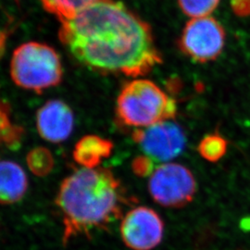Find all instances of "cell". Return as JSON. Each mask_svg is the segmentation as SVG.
<instances>
[{"label": "cell", "mask_w": 250, "mask_h": 250, "mask_svg": "<svg viewBox=\"0 0 250 250\" xmlns=\"http://www.w3.org/2000/svg\"><path fill=\"white\" fill-rule=\"evenodd\" d=\"M60 39L92 70L138 77L162 62L149 25L123 3L102 0L62 21Z\"/></svg>", "instance_id": "obj_1"}, {"label": "cell", "mask_w": 250, "mask_h": 250, "mask_svg": "<svg viewBox=\"0 0 250 250\" xmlns=\"http://www.w3.org/2000/svg\"><path fill=\"white\" fill-rule=\"evenodd\" d=\"M131 198L111 170L82 168L63 180L56 197L62 215L63 243L107 228Z\"/></svg>", "instance_id": "obj_2"}, {"label": "cell", "mask_w": 250, "mask_h": 250, "mask_svg": "<svg viewBox=\"0 0 250 250\" xmlns=\"http://www.w3.org/2000/svg\"><path fill=\"white\" fill-rule=\"evenodd\" d=\"M176 102L155 83L137 79L125 83L116 103V116L121 124L145 128L173 119Z\"/></svg>", "instance_id": "obj_3"}, {"label": "cell", "mask_w": 250, "mask_h": 250, "mask_svg": "<svg viewBox=\"0 0 250 250\" xmlns=\"http://www.w3.org/2000/svg\"><path fill=\"white\" fill-rule=\"evenodd\" d=\"M62 74L61 57L50 45L29 42L13 52L10 75L21 88L41 93L60 84Z\"/></svg>", "instance_id": "obj_4"}, {"label": "cell", "mask_w": 250, "mask_h": 250, "mask_svg": "<svg viewBox=\"0 0 250 250\" xmlns=\"http://www.w3.org/2000/svg\"><path fill=\"white\" fill-rule=\"evenodd\" d=\"M148 190L153 199L166 208H183L196 194L197 183L192 172L178 163H164L150 175Z\"/></svg>", "instance_id": "obj_5"}, {"label": "cell", "mask_w": 250, "mask_h": 250, "mask_svg": "<svg viewBox=\"0 0 250 250\" xmlns=\"http://www.w3.org/2000/svg\"><path fill=\"white\" fill-rule=\"evenodd\" d=\"M224 44V27L209 16L189 21L179 40L181 50L188 58L199 63L214 61L222 53Z\"/></svg>", "instance_id": "obj_6"}, {"label": "cell", "mask_w": 250, "mask_h": 250, "mask_svg": "<svg viewBox=\"0 0 250 250\" xmlns=\"http://www.w3.org/2000/svg\"><path fill=\"white\" fill-rule=\"evenodd\" d=\"M133 139L148 158L158 161L173 160L187 145L182 127L170 120L135 130Z\"/></svg>", "instance_id": "obj_7"}, {"label": "cell", "mask_w": 250, "mask_h": 250, "mask_svg": "<svg viewBox=\"0 0 250 250\" xmlns=\"http://www.w3.org/2000/svg\"><path fill=\"white\" fill-rule=\"evenodd\" d=\"M164 224L159 214L146 207H137L125 215L121 234L127 248L151 250L162 240Z\"/></svg>", "instance_id": "obj_8"}, {"label": "cell", "mask_w": 250, "mask_h": 250, "mask_svg": "<svg viewBox=\"0 0 250 250\" xmlns=\"http://www.w3.org/2000/svg\"><path fill=\"white\" fill-rule=\"evenodd\" d=\"M36 126L43 139L61 143L69 138L74 126L72 108L62 100H49L36 114Z\"/></svg>", "instance_id": "obj_9"}, {"label": "cell", "mask_w": 250, "mask_h": 250, "mask_svg": "<svg viewBox=\"0 0 250 250\" xmlns=\"http://www.w3.org/2000/svg\"><path fill=\"white\" fill-rule=\"evenodd\" d=\"M28 178L16 162L0 161V205H11L21 201L26 194Z\"/></svg>", "instance_id": "obj_10"}, {"label": "cell", "mask_w": 250, "mask_h": 250, "mask_svg": "<svg viewBox=\"0 0 250 250\" xmlns=\"http://www.w3.org/2000/svg\"><path fill=\"white\" fill-rule=\"evenodd\" d=\"M113 149V144L98 135H86L77 142L73 150V159L83 168H98Z\"/></svg>", "instance_id": "obj_11"}, {"label": "cell", "mask_w": 250, "mask_h": 250, "mask_svg": "<svg viewBox=\"0 0 250 250\" xmlns=\"http://www.w3.org/2000/svg\"><path fill=\"white\" fill-rule=\"evenodd\" d=\"M23 134L22 127L11 121L9 104L0 100V144L9 149H17L21 144Z\"/></svg>", "instance_id": "obj_12"}, {"label": "cell", "mask_w": 250, "mask_h": 250, "mask_svg": "<svg viewBox=\"0 0 250 250\" xmlns=\"http://www.w3.org/2000/svg\"><path fill=\"white\" fill-rule=\"evenodd\" d=\"M44 9L61 21L74 17L83 9L102 0H40Z\"/></svg>", "instance_id": "obj_13"}, {"label": "cell", "mask_w": 250, "mask_h": 250, "mask_svg": "<svg viewBox=\"0 0 250 250\" xmlns=\"http://www.w3.org/2000/svg\"><path fill=\"white\" fill-rule=\"evenodd\" d=\"M27 165L38 177H45L53 170L54 159L51 152L43 146H38L27 154Z\"/></svg>", "instance_id": "obj_14"}, {"label": "cell", "mask_w": 250, "mask_h": 250, "mask_svg": "<svg viewBox=\"0 0 250 250\" xmlns=\"http://www.w3.org/2000/svg\"><path fill=\"white\" fill-rule=\"evenodd\" d=\"M197 151L206 161L216 162L227 151V141L221 134H208L200 141Z\"/></svg>", "instance_id": "obj_15"}, {"label": "cell", "mask_w": 250, "mask_h": 250, "mask_svg": "<svg viewBox=\"0 0 250 250\" xmlns=\"http://www.w3.org/2000/svg\"><path fill=\"white\" fill-rule=\"evenodd\" d=\"M220 0H178L182 11L191 18H201L208 16L217 6Z\"/></svg>", "instance_id": "obj_16"}, {"label": "cell", "mask_w": 250, "mask_h": 250, "mask_svg": "<svg viewBox=\"0 0 250 250\" xmlns=\"http://www.w3.org/2000/svg\"><path fill=\"white\" fill-rule=\"evenodd\" d=\"M152 160L148 157L140 156L137 157L132 164V168L134 173L138 176H147L151 175L153 172V162Z\"/></svg>", "instance_id": "obj_17"}, {"label": "cell", "mask_w": 250, "mask_h": 250, "mask_svg": "<svg viewBox=\"0 0 250 250\" xmlns=\"http://www.w3.org/2000/svg\"><path fill=\"white\" fill-rule=\"evenodd\" d=\"M231 6L233 13L237 16H250V0H231Z\"/></svg>", "instance_id": "obj_18"}, {"label": "cell", "mask_w": 250, "mask_h": 250, "mask_svg": "<svg viewBox=\"0 0 250 250\" xmlns=\"http://www.w3.org/2000/svg\"><path fill=\"white\" fill-rule=\"evenodd\" d=\"M7 38H8V34L3 30H0V59L3 57L6 50Z\"/></svg>", "instance_id": "obj_19"}]
</instances>
